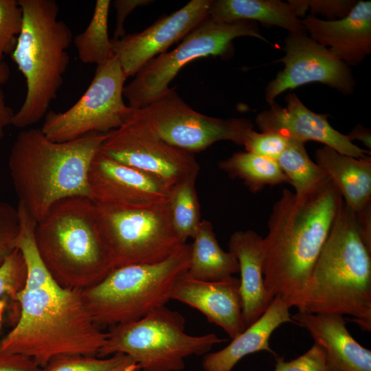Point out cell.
<instances>
[{
	"instance_id": "8992f818",
	"label": "cell",
	"mask_w": 371,
	"mask_h": 371,
	"mask_svg": "<svg viewBox=\"0 0 371 371\" xmlns=\"http://www.w3.org/2000/svg\"><path fill=\"white\" fill-rule=\"evenodd\" d=\"M19 3L23 10V26L11 57L25 79L27 91L12 125L24 128L45 117L56 98L69 64L67 50L73 36L69 26L58 19L56 1L19 0Z\"/></svg>"
},
{
	"instance_id": "60d3db41",
	"label": "cell",
	"mask_w": 371,
	"mask_h": 371,
	"mask_svg": "<svg viewBox=\"0 0 371 371\" xmlns=\"http://www.w3.org/2000/svg\"><path fill=\"white\" fill-rule=\"evenodd\" d=\"M349 139L351 142L353 140H358L363 143V144L369 148H371V132L369 128L358 124L355 126L350 132L347 135Z\"/></svg>"
},
{
	"instance_id": "ba28073f",
	"label": "cell",
	"mask_w": 371,
	"mask_h": 371,
	"mask_svg": "<svg viewBox=\"0 0 371 371\" xmlns=\"http://www.w3.org/2000/svg\"><path fill=\"white\" fill-rule=\"evenodd\" d=\"M185 317L166 306L136 321L109 328L98 357L123 353L142 371H181L186 358L208 353L226 341L215 333L191 335L185 332Z\"/></svg>"
},
{
	"instance_id": "30bf717a",
	"label": "cell",
	"mask_w": 371,
	"mask_h": 371,
	"mask_svg": "<svg viewBox=\"0 0 371 371\" xmlns=\"http://www.w3.org/2000/svg\"><path fill=\"white\" fill-rule=\"evenodd\" d=\"M241 36L270 43L260 34L256 22L221 23L207 17L175 49L151 60L124 86L123 95L129 106L142 108L159 98L170 89L169 84L179 70L195 59L209 56L229 57L233 53L232 41Z\"/></svg>"
},
{
	"instance_id": "603a6c76",
	"label": "cell",
	"mask_w": 371,
	"mask_h": 371,
	"mask_svg": "<svg viewBox=\"0 0 371 371\" xmlns=\"http://www.w3.org/2000/svg\"><path fill=\"white\" fill-rule=\"evenodd\" d=\"M315 157L355 212L371 203L370 156L356 158L324 146L316 150Z\"/></svg>"
},
{
	"instance_id": "ffe728a7",
	"label": "cell",
	"mask_w": 371,
	"mask_h": 371,
	"mask_svg": "<svg viewBox=\"0 0 371 371\" xmlns=\"http://www.w3.org/2000/svg\"><path fill=\"white\" fill-rule=\"evenodd\" d=\"M291 318L324 350L328 371H371V350L354 339L342 315L297 312Z\"/></svg>"
},
{
	"instance_id": "74e56055",
	"label": "cell",
	"mask_w": 371,
	"mask_h": 371,
	"mask_svg": "<svg viewBox=\"0 0 371 371\" xmlns=\"http://www.w3.org/2000/svg\"><path fill=\"white\" fill-rule=\"evenodd\" d=\"M0 371H42V368L25 356L0 352Z\"/></svg>"
},
{
	"instance_id": "d4e9b609",
	"label": "cell",
	"mask_w": 371,
	"mask_h": 371,
	"mask_svg": "<svg viewBox=\"0 0 371 371\" xmlns=\"http://www.w3.org/2000/svg\"><path fill=\"white\" fill-rule=\"evenodd\" d=\"M236 273H239V265L235 256L221 247L211 222L201 221L191 244L186 273L198 280L220 281Z\"/></svg>"
},
{
	"instance_id": "3957f363",
	"label": "cell",
	"mask_w": 371,
	"mask_h": 371,
	"mask_svg": "<svg viewBox=\"0 0 371 371\" xmlns=\"http://www.w3.org/2000/svg\"><path fill=\"white\" fill-rule=\"evenodd\" d=\"M105 137L106 133H92L56 142L48 139L41 129L21 131L8 160L18 203L38 222L63 199H90L89 168Z\"/></svg>"
},
{
	"instance_id": "f1b7e54d",
	"label": "cell",
	"mask_w": 371,
	"mask_h": 371,
	"mask_svg": "<svg viewBox=\"0 0 371 371\" xmlns=\"http://www.w3.org/2000/svg\"><path fill=\"white\" fill-rule=\"evenodd\" d=\"M194 176L170 191L169 205L173 227L181 240L194 236L201 223L200 205Z\"/></svg>"
},
{
	"instance_id": "52a82bcc",
	"label": "cell",
	"mask_w": 371,
	"mask_h": 371,
	"mask_svg": "<svg viewBox=\"0 0 371 371\" xmlns=\"http://www.w3.org/2000/svg\"><path fill=\"white\" fill-rule=\"evenodd\" d=\"M191 244L181 245L156 263L113 269L98 284L81 291L95 324L102 328L139 319L170 300L175 284L189 267Z\"/></svg>"
},
{
	"instance_id": "f35d334b",
	"label": "cell",
	"mask_w": 371,
	"mask_h": 371,
	"mask_svg": "<svg viewBox=\"0 0 371 371\" xmlns=\"http://www.w3.org/2000/svg\"><path fill=\"white\" fill-rule=\"evenodd\" d=\"M152 3L149 0H116L113 5L117 12V20L113 39H119L126 35L124 23L126 16L137 7Z\"/></svg>"
},
{
	"instance_id": "1f68e13d",
	"label": "cell",
	"mask_w": 371,
	"mask_h": 371,
	"mask_svg": "<svg viewBox=\"0 0 371 371\" xmlns=\"http://www.w3.org/2000/svg\"><path fill=\"white\" fill-rule=\"evenodd\" d=\"M23 26V10L16 0H0V63L14 50Z\"/></svg>"
},
{
	"instance_id": "5bb4252c",
	"label": "cell",
	"mask_w": 371,
	"mask_h": 371,
	"mask_svg": "<svg viewBox=\"0 0 371 371\" xmlns=\"http://www.w3.org/2000/svg\"><path fill=\"white\" fill-rule=\"evenodd\" d=\"M284 49L285 54L276 62L282 63L284 67L265 89L269 105L285 91L311 82L322 83L344 95L353 93L355 81L350 66L306 32H289Z\"/></svg>"
},
{
	"instance_id": "4316f807",
	"label": "cell",
	"mask_w": 371,
	"mask_h": 371,
	"mask_svg": "<svg viewBox=\"0 0 371 371\" xmlns=\"http://www.w3.org/2000/svg\"><path fill=\"white\" fill-rule=\"evenodd\" d=\"M109 0H97L92 17L73 41L81 62L100 65L115 56L111 39L108 34Z\"/></svg>"
},
{
	"instance_id": "5b68a950",
	"label": "cell",
	"mask_w": 371,
	"mask_h": 371,
	"mask_svg": "<svg viewBox=\"0 0 371 371\" xmlns=\"http://www.w3.org/2000/svg\"><path fill=\"white\" fill-rule=\"evenodd\" d=\"M34 240L47 270L64 288L84 290L114 269L100 232L95 204L89 197L57 202L36 222Z\"/></svg>"
},
{
	"instance_id": "484cf974",
	"label": "cell",
	"mask_w": 371,
	"mask_h": 371,
	"mask_svg": "<svg viewBox=\"0 0 371 371\" xmlns=\"http://www.w3.org/2000/svg\"><path fill=\"white\" fill-rule=\"evenodd\" d=\"M218 166L230 178L241 180L253 193L268 186L289 183L277 161L246 150L220 161Z\"/></svg>"
},
{
	"instance_id": "f546056e",
	"label": "cell",
	"mask_w": 371,
	"mask_h": 371,
	"mask_svg": "<svg viewBox=\"0 0 371 371\" xmlns=\"http://www.w3.org/2000/svg\"><path fill=\"white\" fill-rule=\"evenodd\" d=\"M42 371H140L129 356L115 353L105 357L92 355H65L52 359Z\"/></svg>"
},
{
	"instance_id": "7402d4cb",
	"label": "cell",
	"mask_w": 371,
	"mask_h": 371,
	"mask_svg": "<svg viewBox=\"0 0 371 371\" xmlns=\"http://www.w3.org/2000/svg\"><path fill=\"white\" fill-rule=\"evenodd\" d=\"M290 307L280 295H276L265 313L254 323L232 339L229 345L216 352L205 354L202 361L204 371H232L245 356L260 351L276 355L270 347L272 333L282 324L293 322Z\"/></svg>"
},
{
	"instance_id": "44dd1931",
	"label": "cell",
	"mask_w": 371,
	"mask_h": 371,
	"mask_svg": "<svg viewBox=\"0 0 371 371\" xmlns=\"http://www.w3.org/2000/svg\"><path fill=\"white\" fill-rule=\"evenodd\" d=\"M228 246L239 265L242 316L246 328L260 318L271 303L264 283L263 238L253 230L236 231L230 236Z\"/></svg>"
},
{
	"instance_id": "cb8c5ba5",
	"label": "cell",
	"mask_w": 371,
	"mask_h": 371,
	"mask_svg": "<svg viewBox=\"0 0 371 371\" xmlns=\"http://www.w3.org/2000/svg\"><path fill=\"white\" fill-rule=\"evenodd\" d=\"M208 18L221 23L258 21L282 27L290 33L306 32L289 4L280 0L212 1Z\"/></svg>"
},
{
	"instance_id": "d590c367",
	"label": "cell",
	"mask_w": 371,
	"mask_h": 371,
	"mask_svg": "<svg viewBox=\"0 0 371 371\" xmlns=\"http://www.w3.org/2000/svg\"><path fill=\"white\" fill-rule=\"evenodd\" d=\"M273 371H328L324 350L315 344L305 353L296 359L285 361L283 357H276Z\"/></svg>"
},
{
	"instance_id": "d6a6232c",
	"label": "cell",
	"mask_w": 371,
	"mask_h": 371,
	"mask_svg": "<svg viewBox=\"0 0 371 371\" xmlns=\"http://www.w3.org/2000/svg\"><path fill=\"white\" fill-rule=\"evenodd\" d=\"M291 139L275 132H256L251 130L246 135L243 146L245 150L277 161Z\"/></svg>"
},
{
	"instance_id": "4fadbf2b",
	"label": "cell",
	"mask_w": 371,
	"mask_h": 371,
	"mask_svg": "<svg viewBox=\"0 0 371 371\" xmlns=\"http://www.w3.org/2000/svg\"><path fill=\"white\" fill-rule=\"evenodd\" d=\"M144 109L157 133L166 142L185 151H203L215 142L230 141L243 145L254 124L246 118H218L192 109L174 87Z\"/></svg>"
},
{
	"instance_id": "6da1fadb",
	"label": "cell",
	"mask_w": 371,
	"mask_h": 371,
	"mask_svg": "<svg viewBox=\"0 0 371 371\" xmlns=\"http://www.w3.org/2000/svg\"><path fill=\"white\" fill-rule=\"evenodd\" d=\"M16 208L15 246L24 258L27 280L19 294V319L0 341V352L25 356L41 368L60 356H97L106 333L93 321L81 291L64 288L50 276L35 243L36 221L21 204Z\"/></svg>"
},
{
	"instance_id": "4dcf8cb0",
	"label": "cell",
	"mask_w": 371,
	"mask_h": 371,
	"mask_svg": "<svg viewBox=\"0 0 371 371\" xmlns=\"http://www.w3.org/2000/svg\"><path fill=\"white\" fill-rule=\"evenodd\" d=\"M26 280V265L21 252L16 248L0 265V328L9 307L20 305L19 294Z\"/></svg>"
},
{
	"instance_id": "8fae6325",
	"label": "cell",
	"mask_w": 371,
	"mask_h": 371,
	"mask_svg": "<svg viewBox=\"0 0 371 371\" xmlns=\"http://www.w3.org/2000/svg\"><path fill=\"white\" fill-rule=\"evenodd\" d=\"M99 150L157 179L170 191L198 176L194 153L164 140L150 124L143 108H133L123 124L107 133Z\"/></svg>"
},
{
	"instance_id": "2e32d148",
	"label": "cell",
	"mask_w": 371,
	"mask_h": 371,
	"mask_svg": "<svg viewBox=\"0 0 371 371\" xmlns=\"http://www.w3.org/2000/svg\"><path fill=\"white\" fill-rule=\"evenodd\" d=\"M90 199L95 203L151 205L168 203L170 190L153 177L100 150L88 174Z\"/></svg>"
},
{
	"instance_id": "8d00e7d4",
	"label": "cell",
	"mask_w": 371,
	"mask_h": 371,
	"mask_svg": "<svg viewBox=\"0 0 371 371\" xmlns=\"http://www.w3.org/2000/svg\"><path fill=\"white\" fill-rule=\"evenodd\" d=\"M10 75V67L3 60L0 63V139L3 137L6 128L12 125L15 113L6 104L3 90V86L8 81Z\"/></svg>"
},
{
	"instance_id": "9c48e42d",
	"label": "cell",
	"mask_w": 371,
	"mask_h": 371,
	"mask_svg": "<svg viewBox=\"0 0 371 371\" xmlns=\"http://www.w3.org/2000/svg\"><path fill=\"white\" fill-rule=\"evenodd\" d=\"M95 204L114 269L161 262L184 244L173 227L169 201L151 205Z\"/></svg>"
},
{
	"instance_id": "d6986e66",
	"label": "cell",
	"mask_w": 371,
	"mask_h": 371,
	"mask_svg": "<svg viewBox=\"0 0 371 371\" xmlns=\"http://www.w3.org/2000/svg\"><path fill=\"white\" fill-rule=\"evenodd\" d=\"M301 22L313 40L348 66L358 65L371 53L370 1H357L341 19L323 20L309 14Z\"/></svg>"
},
{
	"instance_id": "9a60e30c",
	"label": "cell",
	"mask_w": 371,
	"mask_h": 371,
	"mask_svg": "<svg viewBox=\"0 0 371 371\" xmlns=\"http://www.w3.org/2000/svg\"><path fill=\"white\" fill-rule=\"evenodd\" d=\"M212 0H192L146 30L111 39L115 55L126 76H135L148 63L185 38L208 17Z\"/></svg>"
},
{
	"instance_id": "83f0119b",
	"label": "cell",
	"mask_w": 371,
	"mask_h": 371,
	"mask_svg": "<svg viewBox=\"0 0 371 371\" xmlns=\"http://www.w3.org/2000/svg\"><path fill=\"white\" fill-rule=\"evenodd\" d=\"M304 144L291 139L277 160L297 196L315 190L330 179L324 170L309 157Z\"/></svg>"
},
{
	"instance_id": "7c38bea8",
	"label": "cell",
	"mask_w": 371,
	"mask_h": 371,
	"mask_svg": "<svg viewBox=\"0 0 371 371\" xmlns=\"http://www.w3.org/2000/svg\"><path fill=\"white\" fill-rule=\"evenodd\" d=\"M126 78L115 55L98 65L83 95L63 112H47L41 131L50 140L63 142L116 129L132 109L123 100Z\"/></svg>"
},
{
	"instance_id": "ac0fdd59",
	"label": "cell",
	"mask_w": 371,
	"mask_h": 371,
	"mask_svg": "<svg viewBox=\"0 0 371 371\" xmlns=\"http://www.w3.org/2000/svg\"><path fill=\"white\" fill-rule=\"evenodd\" d=\"M170 300L197 309L210 323L221 327L232 339L245 329L240 280L234 276L220 281H203L184 273L175 284Z\"/></svg>"
},
{
	"instance_id": "e0dca14e",
	"label": "cell",
	"mask_w": 371,
	"mask_h": 371,
	"mask_svg": "<svg viewBox=\"0 0 371 371\" xmlns=\"http://www.w3.org/2000/svg\"><path fill=\"white\" fill-rule=\"evenodd\" d=\"M285 100L284 107L275 102L257 115L256 123L261 132H275L304 144L318 142L356 158L370 156V150L357 146L347 135L335 129L328 121V115L312 111L294 93L287 94Z\"/></svg>"
},
{
	"instance_id": "836d02e7",
	"label": "cell",
	"mask_w": 371,
	"mask_h": 371,
	"mask_svg": "<svg viewBox=\"0 0 371 371\" xmlns=\"http://www.w3.org/2000/svg\"><path fill=\"white\" fill-rule=\"evenodd\" d=\"M354 0H289L287 3L299 18L308 10L311 14H321L326 20H335L346 16L353 8Z\"/></svg>"
},
{
	"instance_id": "277c9868",
	"label": "cell",
	"mask_w": 371,
	"mask_h": 371,
	"mask_svg": "<svg viewBox=\"0 0 371 371\" xmlns=\"http://www.w3.org/2000/svg\"><path fill=\"white\" fill-rule=\"evenodd\" d=\"M298 312L350 315L371 330V251L355 212L343 201L308 282L292 304Z\"/></svg>"
},
{
	"instance_id": "e575fe53",
	"label": "cell",
	"mask_w": 371,
	"mask_h": 371,
	"mask_svg": "<svg viewBox=\"0 0 371 371\" xmlns=\"http://www.w3.org/2000/svg\"><path fill=\"white\" fill-rule=\"evenodd\" d=\"M19 232V218L17 208L0 201V265L16 249Z\"/></svg>"
},
{
	"instance_id": "ab89813d",
	"label": "cell",
	"mask_w": 371,
	"mask_h": 371,
	"mask_svg": "<svg viewBox=\"0 0 371 371\" xmlns=\"http://www.w3.org/2000/svg\"><path fill=\"white\" fill-rule=\"evenodd\" d=\"M355 216L361 239L371 251V203L355 212Z\"/></svg>"
},
{
	"instance_id": "7a4b0ae2",
	"label": "cell",
	"mask_w": 371,
	"mask_h": 371,
	"mask_svg": "<svg viewBox=\"0 0 371 371\" xmlns=\"http://www.w3.org/2000/svg\"><path fill=\"white\" fill-rule=\"evenodd\" d=\"M342 202L330 179L303 196L282 190L263 238L264 283L269 302L280 295L292 307L308 282Z\"/></svg>"
}]
</instances>
